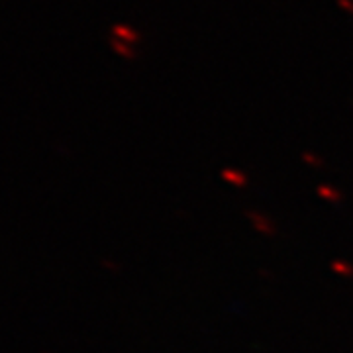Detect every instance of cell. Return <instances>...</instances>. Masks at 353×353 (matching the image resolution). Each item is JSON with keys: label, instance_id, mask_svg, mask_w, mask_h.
<instances>
[{"label": "cell", "instance_id": "obj_1", "mask_svg": "<svg viewBox=\"0 0 353 353\" xmlns=\"http://www.w3.org/2000/svg\"><path fill=\"white\" fill-rule=\"evenodd\" d=\"M112 36L116 39H126L130 43H136L139 39V34L136 30H132V28H128V26L122 24L112 26Z\"/></svg>", "mask_w": 353, "mask_h": 353}, {"label": "cell", "instance_id": "obj_2", "mask_svg": "<svg viewBox=\"0 0 353 353\" xmlns=\"http://www.w3.org/2000/svg\"><path fill=\"white\" fill-rule=\"evenodd\" d=\"M110 46H112V50L118 53V55H122V57H126V59H136V50L134 48H128L126 43L122 41V39H110Z\"/></svg>", "mask_w": 353, "mask_h": 353}, {"label": "cell", "instance_id": "obj_3", "mask_svg": "<svg viewBox=\"0 0 353 353\" xmlns=\"http://www.w3.org/2000/svg\"><path fill=\"white\" fill-rule=\"evenodd\" d=\"M338 4H340L343 10H347L350 14H353V0H338Z\"/></svg>", "mask_w": 353, "mask_h": 353}]
</instances>
